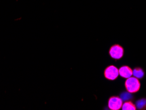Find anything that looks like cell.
I'll use <instances>...</instances> for the list:
<instances>
[{"mask_svg": "<svg viewBox=\"0 0 146 110\" xmlns=\"http://www.w3.org/2000/svg\"><path fill=\"white\" fill-rule=\"evenodd\" d=\"M124 85H125L126 90L132 94L136 93L139 91L141 87V84L139 83L138 79L135 77H130L126 79Z\"/></svg>", "mask_w": 146, "mask_h": 110, "instance_id": "6da1fadb", "label": "cell"}, {"mask_svg": "<svg viewBox=\"0 0 146 110\" xmlns=\"http://www.w3.org/2000/svg\"><path fill=\"white\" fill-rule=\"evenodd\" d=\"M109 53L114 59H121L124 54V48L119 44H114L110 47Z\"/></svg>", "mask_w": 146, "mask_h": 110, "instance_id": "7a4b0ae2", "label": "cell"}, {"mask_svg": "<svg viewBox=\"0 0 146 110\" xmlns=\"http://www.w3.org/2000/svg\"><path fill=\"white\" fill-rule=\"evenodd\" d=\"M119 75V69L117 67L114 65H109L104 71V76L107 79L114 81L117 79Z\"/></svg>", "mask_w": 146, "mask_h": 110, "instance_id": "3957f363", "label": "cell"}, {"mask_svg": "<svg viewBox=\"0 0 146 110\" xmlns=\"http://www.w3.org/2000/svg\"><path fill=\"white\" fill-rule=\"evenodd\" d=\"M122 100L121 97L112 96L108 100V107L111 110H119L121 109Z\"/></svg>", "mask_w": 146, "mask_h": 110, "instance_id": "277c9868", "label": "cell"}, {"mask_svg": "<svg viewBox=\"0 0 146 110\" xmlns=\"http://www.w3.org/2000/svg\"><path fill=\"white\" fill-rule=\"evenodd\" d=\"M119 75L122 78L128 79L129 77H132L133 70L131 69L129 66L124 65L121 67L119 69Z\"/></svg>", "mask_w": 146, "mask_h": 110, "instance_id": "5b68a950", "label": "cell"}, {"mask_svg": "<svg viewBox=\"0 0 146 110\" xmlns=\"http://www.w3.org/2000/svg\"><path fill=\"white\" fill-rule=\"evenodd\" d=\"M122 110H136V106L131 101H126L122 105Z\"/></svg>", "mask_w": 146, "mask_h": 110, "instance_id": "8992f818", "label": "cell"}, {"mask_svg": "<svg viewBox=\"0 0 146 110\" xmlns=\"http://www.w3.org/2000/svg\"><path fill=\"white\" fill-rule=\"evenodd\" d=\"M132 75L138 79H142L144 77V71L141 68L136 67L133 70Z\"/></svg>", "mask_w": 146, "mask_h": 110, "instance_id": "52a82bcc", "label": "cell"}, {"mask_svg": "<svg viewBox=\"0 0 146 110\" xmlns=\"http://www.w3.org/2000/svg\"><path fill=\"white\" fill-rule=\"evenodd\" d=\"M136 108L139 109H146V98H142L136 102Z\"/></svg>", "mask_w": 146, "mask_h": 110, "instance_id": "ba28073f", "label": "cell"}, {"mask_svg": "<svg viewBox=\"0 0 146 110\" xmlns=\"http://www.w3.org/2000/svg\"><path fill=\"white\" fill-rule=\"evenodd\" d=\"M132 93H130L129 92H122V93L121 94V98L122 99V100H124V101H129L130 99L132 98Z\"/></svg>", "mask_w": 146, "mask_h": 110, "instance_id": "9c48e42d", "label": "cell"}]
</instances>
